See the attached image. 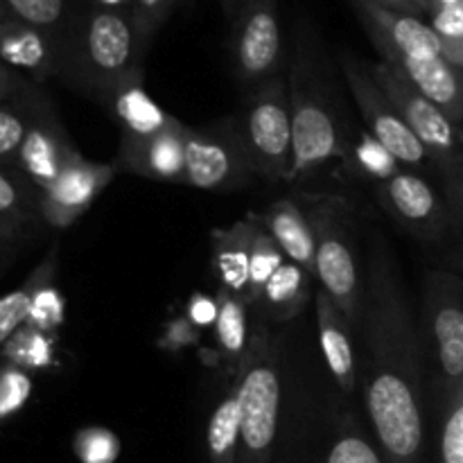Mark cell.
<instances>
[{"mask_svg": "<svg viewBox=\"0 0 463 463\" xmlns=\"http://www.w3.org/2000/svg\"><path fill=\"white\" fill-rule=\"evenodd\" d=\"M423 324L443 396L463 383V283L448 271L425 276Z\"/></svg>", "mask_w": 463, "mask_h": 463, "instance_id": "cell-11", "label": "cell"}, {"mask_svg": "<svg viewBox=\"0 0 463 463\" xmlns=\"http://www.w3.org/2000/svg\"><path fill=\"white\" fill-rule=\"evenodd\" d=\"M439 463H463V383L443 396Z\"/></svg>", "mask_w": 463, "mask_h": 463, "instance_id": "cell-33", "label": "cell"}, {"mask_svg": "<svg viewBox=\"0 0 463 463\" xmlns=\"http://www.w3.org/2000/svg\"><path fill=\"white\" fill-rule=\"evenodd\" d=\"M5 362L18 366V369H45L52 364L54 360V337L52 333L34 328V326L25 324L7 344H5L3 353H0Z\"/></svg>", "mask_w": 463, "mask_h": 463, "instance_id": "cell-30", "label": "cell"}, {"mask_svg": "<svg viewBox=\"0 0 463 463\" xmlns=\"http://www.w3.org/2000/svg\"><path fill=\"white\" fill-rule=\"evenodd\" d=\"M0 61L41 84L59 77L63 50L45 32L23 23L0 3Z\"/></svg>", "mask_w": 463, "mask_h": 463, "instance_id": "cell-17", "label": "cell"}, {"mask_svg": "<svg viewBox=\"0 0 463 463\" xmlns=\"http://www.w3.org/2000/svg\"><path fill=\"white\" fill-rule=\"evenodd\" d=\"M25 222L14 220L9 215H0V244L12 242V240L21 238L23 231H25Z\"/></svg>", "mask_w": 463, "mask_h": 463, "instance_id": "cell-43", "label": "cell"}, {"mask_svg": "<svg viewBox=\"0 0 463 463\" xmlns=\"http://www.w3.org/2000/svg\"><path fill=\"white\" fill-rule=\"evenodd\" d=\"M364 402L384 463H423V348L393 258L375 247L364 289Z\"/></svg>", "mask_w": 463, "mask_h": 463, "instance_id": "cell-1", "label": "cell"}, {"mask_svg": "<svg viewBox=\"0 0 463 463\" xmlns=\"http://www.w3.org/2000/svg\"><path fill=\"white\" fill-rule=\"evenodd\" d=\"M36 90L39 89H34L32 84L25 93L0 104V165H16V156L25 140L27 127H30Z\"/></svg>", "mask_w": 463, "mask_h": 463, "instance_id": "cell-29", "label": "cell"}, {"mask_svg": "<svg viewBox=\"0 0 463 463\" xmlns=\"http://www.w3.org/2000/svg\"><path fill=\"white\" fill-rule=\"evenodd\" d=\"M179 3L181 0H134L131 18H134L136 34H138V41L145 52H147L154 34L161 30V25L167 21V16L175 12Z\"/></svg>", "mask_w": 463, "mask_h": 463, "instance_id": "cell-38", "label": "cell"}, {"mask_svg": "<svg viewBox=\"0 0 463 463\" xmlns=\"http://www.w3.org/2000/svg\"><path fill=\"white\" fill-rule=\"evenodd\" d=\"M54 262H57V253L52 251L45 256V260L32 271L30 279L21 285V288L12 289V292L3 294L0 297V353H3L5 344L27 324L32 310V301H34V294L45 280H50L54 276Z\"/></svg>", "mask_w": 463, "mask_h": 463, "instance_id": "cell-26", "label": "cell"}, {"mask_svg": "<svg viewBox=\"0 0 463 463\" xmlns=\"http://www.w3.org/2000/svg\"><path fill=\"white\" fill-rule=\"evenodd\" d=\"M208 457L211 463H238L240 459V402L235 387L213 410L208 420Z\"/></svg>", "mask_w": 463, "mask_h": 463, "instance_id": "cell-28", "label": "cell"}, {"mask_svg": "<svg viewBox=\"0 0 463 463\" xmlns=\"http://www.w3.org/2000/svg\"><path fill=\"white\" fill-rule=\"evenodd\" d=\"M235 392L240 402L238 463H271L280 414V369L279 351L265 326L253 330Z\"/></svg>", "mask_w": 463, "mask_h": 463, "instance_id": "cell-4", "label": "cell"}, {"mask_svg": "<svg viewBox=\"0 0 463 463\" xmlns=\"http://www.w3.org/2000/svg\"><path fill=\"white\" fill-rule=\"evenodd\" d=\"M459 131H461V143H463V125H461V129H459Z\"/></svg>", "mask_w": 463, "mask_h": 463, "instance_id": "cell-50", "label": "cell"}, {"mask_svg": "<svg viewBox=\"0 0 463 463\" xmlns=\"http://www.w3.org/2000/svg\"><path fill=\"white\" fill-rule=\"evenodd\" d=\"M32 396V378L25 369L3 362L0 364V420L23 410Z\"/></svg>", "mask_w": 463, "mask_h": 463, "instance_id": "cell-35", "label": "cell"}, {"mask_svg": "<svg viewBox=\"0 0 463 463\" xmlns=\"http://www.w3.org/2000/svg\"><path fill=\"white\" fill-rule=\"evenodd\" d=\"M344 163L353 175L375 185L393 179L398 172L405 170L402 163L369 129L362 131L357 140H351V149H348V156Z\"/></svg>", "mask_w": 463, "mask_h": 463, "instance_id": "cell-27", "label": "cell"}, {"mask_svg": "<svg viewBox=\"0 0 463 463\" xmlns=\"http://www.w3.org/2000/svg\"><path fill=\"white\" fill-rule=\"evenodd\" d=\"M380 54H405L414 59L443 57L441 34L411 14L396 12L375 0H353Z\"/></svg>", "mask_w": 463, "mask_h": 463, "instance_id": "cell-16", "label": "cell"}, {"mask_svg": "<svg viewBox=\"0 0 463 463\" xmlns=\"http://www.w3.org/2000/svg\"><path fill=\"white\" fill-rule=\"evenodd\" d=\"M217 303H220V315L215 324L217 348L222 353V360L238 373L251 344L253 333H249V307L251 306L224 289H217Z\"/></svg>", "mask_w": 463, "mask_h": 463, "instance_id": "cell-24", "label": "cell"}, {"mask_svg": "<svg viewBox=\"0 0 463 463\" xmlns=\"http://www.w3.org/2000/svg\"><path fill=\"white\" fill-rule=\"evenodd\" d=\"M285 260L288 258L280 251L276 240L267 233L265 226H260L251 249V294H249V306H258L260 303L267 283L283 267Z\"/></svg>", "mask_w": 463, "mask_h": 463, "instance_id": "cell-32", "label": "cell"}, {"mask_svg": "<svg viewBox=\"0 0 463 463\" xmlns=\"http://www.w3.org/2000/svg\"><path fill=\"white\" fill-rule=\"evenodd\" d=\"M378 5H383V7H389V9H396V12H402V14H411V16H420L419 7H416L411 0H375Z\"/></svg>", "mask_w": 463, "mask_h": 463, "instance_id": "cell-46", "label": "cell"}, {"mask_svg": "<svg viewBox=\"0 0 463 463\" xmlns=\"http://www.w3.org/2000/svg\"><path fill=\"white\" fill-rule=\"evenodd\" d=\"M383 61L401 71L425 98L432 99L452 122L463 125V71L446 57L414 59L405 54H383Z\"/></svg>", "mask_w": 463, "mask_h": 463, "instance_id": "cell-19", "label": "cell"}, {"mask_svg": "<svg viewBox=\"0 0 463 463\" xmlns=\"http://www.w3.org/2000/svg\"><path fill=\"white\" fill-rule=\"evenodd\" d=\"M339 66H342L348 90H351L353 99L360 109L366 129L402 163V167L425 170L430 165H437L430 149L407 127V122L396 111L392 99L384 95L378 81L373 80L366 61L353 57L351 52H342L339 54Z\"/></svg>", "mask_w": 463, "mask_h": 463, "instance_id": "cell-9", "label": "cell"}, {"mask_svg": "<svg viewBox=\"0 0 463 463\" xmlns=\"http://www.w3.org/2000/svg\"><path fill=\"white\" fill-rule=\"evenodd\" d=\"M288 89L294 138V158L288 181L303 179L333 158L346 161L351 140L339 125V116L330 99L333 95L321 71L319 45L312 39L306 23H301L297 32Z\"/></svg>", "mask_w": 463, "mask_h": 463, "instance_id": "cell-3", "label": "cell"}, {"mask_svg": "<svg viewBox=\"0 0 463 463\" xmlns=\"http://www.w3.org/2000/svg\"><path fill=\"white\" fill-rule=\"evenodd\" d=\"M217 315H220V303L217 297H208V294H193L185 306V319L197 328H208V326L217 324Z\"/></svg>", "mask_w": 463, "mask_h": 463, "instance_id": "cell-40", "label": "cell"}, {"mask_svg": "<svg viewBox=\"0 0 463 463\" xmlns=\"http://www.w3.org/2000/svg\"><path fill=\"white\" fill-rule=\"evenodd\" d=\"M231 66L249 89L279 77L285 63L279 0H240L229 36Z\"/></svg>", "mask_w": 463, "mask_h": 463, "instance_id": "cell-8", "label": "cell"}, {"mask_svg": "<svg viewBox=\"0 0 463 463\" xmlns=\"http://www.w3.org/2000/svg\"><path fill=\"white\" fill-rule=\"evenodd\" d=\"M260 220L267 233L276 240L280 251L285 253V258L315 274V233H312L306 211L294 199H279L265 213H260Z\"/></svg>", "mask_w": 463, "mask_h": 463, "instance_id": "cell-22", "label": "cell"}, {"mask_svg": "<svg viewBox=\"0 0 463 463\" xmlns=\"http://www.w3.org/2000/svg\"><path fill=\"white\" fill-rule=\"evenodd\" d=\"M30 86L32 84L21 75V72L12 71V68L5 66V63L0 61V104L7 102V99L18 98V95L25 93Z\"/></svg>", "mask_w": 463, "mask_h": 463, "instance_id": "cell-42", "label": "cell"}, {"mask_svg": "<svg viewBox=\"0 0 463 463\" xmlns=\"http://www.w3.org/2000/svg\"><path fill=\"white\" fill-rule=\"evenodd\" d=\"M116 175L118 170L113 163L89 161L80 152L72 154L61 175L41 193L39 217L52 229H68L81 215H86Z\"/></svg>", "mask_w": 463, "mask_h": 463, "instance_id": "cell-12", "label": "cell"}, {"mask_svg": "<svg viewBox=\"0 0 463 463\" xmlns=\"http://www.w3.org/2000/svg\"><path fill=\"white\" fill-rule=\"evenodd\" d=\"M375 194L380 203L420 240L437 242L448 231L450 213L432 184L419 172L405 167L393 179L375 185Z\"/></svg>", "mask_w": 463, "mask_h": 463, "instance_id": "cell-14", "label": "cell"}, {"mask_svg": "<svg viewBox=\"0 0 463 463\" xmlns=\"http://www.w3.org/2000/svg\"><path fill=\"white\" fill-rule=\"evenodd\" d=\"M238 3H240V0H220V5H222V7H224V12L229 14V16H233V12H235V7H238Z\"/></svg>", "mask_w": 463, "mask_h": 463, "instance_id": "cell-49", "label": "cell"}, {"mask_svg": "<svg viewBox=\"0 0 463 463\" xmlns=\"http://www.w3.org/2000/svg\"><path fill=\"white\" fill-rule=\"evenodd\" d=\"M260 226V213H247L235 224L211 233L213 269L220 289L235 294L247 303L251 294V249Z\"/></svg>", "mask_w": 463, "mask_h": 463, "instance_id": "cell-18", "label": "cell"}, {"mask_svg": "<svg viewBox=\"0 0 463 463\" xmlns=\"http://www.w3.org/2000/svg\"><path fill=\"white\" fill-rule=\"evenodd\" d=\"M188 131L190 127L185 122L176 120L167 129L152 136H143V138L122 136L113 165L118 172H129V175L143 176L149 181L185 185Z\"/></svg>", "mask_w": 463, "mask_h": 463, "instance_id": "cell-15", "label": "cell"}, {"mask_svg": "<svg viewBox=\"0 0 463 463\" xmlns=\"http://www.w3.org/2000/svg\"><path fill=\"white\" fill-rule=\"evenodd\" d=\"M240 125L256 176L271 184L289 179L294 158L292 109L283 75L271 77L251 90Z\"/></svg>", "mask_w": 463, "mask_h": 463, "instance_id": "cell-6", "label": "cell"}, {"mask_svg": "<svg viewBox=\"0 0 463 463\" xmlns=\"http://www.w3.org/2000/svg\"><path fill=\"white\" fill-rule=\"evenodd\" d=\"M63 319H66V301H63L61 292L54 288L52 279H50L36 289L27 324L39 330H45V333H52V330H57L63 324Z\"/></svg>", "mask_w": 463, "mask_h": 463, "instance_id": "cell-36", "label": "cell"}, {"mask_svg": "<svg viewBox=\"0 0 463 463\" xmlns=\"http://www.w3.org/2000/svg\"><path fill=\"white\" fill-rule=\"evenodd\" d=\"M104 109L116 118L122 136H136V138L158 134L176 122V118L158 107L145 90V71H136L134 75L122 80Z\"/></svg>", "mask_w": 463, "mask_h": 463, "instance_id": "cell-21", "label": "cell"}, {"mask_svg": "<svg viewBox=\"0 0 463 463\" xmlns=\"http://www.w3.org/2000/svg\"><path fill=\"white\" fill-rule=\"evenodd\" d=\"M315 315L326 366L335 384L351 396L357 389V355L351 337V321L321 288L315 292Z\"/></svg>", "mask_w": 463, "mask_h": 463, "instance_id": "cell-20", "label": "cell"}, {"mask_svg": "<svg viewBox=\"0 0 463 463\" xmlns=\"http://www.w3.org/2000/svg\"><path fill=\"white\" fill-rule=\"evenodd\" d=\"M446 181L448 202H450V215L457 220V226L463 238V161L441 172Z\"/></svg>", "mask_w": 463, "mask_h": 463, "instance_id": "cell-41", "label": "cell"}, {"mask_svg": "<svg viewBox=\"0 0 463 463\" xmlns=\"http://www.w3.org/2000/svg\"><path fill=\"white\" fill-rule=\"evenodd\" d=\"M369 72L384 90L402 120L407 122L411 131L420 138V143L430 149L439 170L457 165L463 161L461 154V131L437 104L425 98L401 71L387 61L369 63Z\"/></svg>", "mask_w": 463, "mask_h": 463, "instance_id": "cell-10", "label": "cell"}, {"mask_svg": "<svg viewBox=\"0 0 463 463\" xmlns=\"http://www.w3.org/2000/svg\"><path fill=\"white\" fill-rule=\"evenodd\" d=\"M143 57L131 14L84 7L63 45L59 77L104 107L122 80L143 71Z\"/></svg>", "mask_w": 463, "mask_h": 463, "instance_id": "cell-2", "label": "cell"}, {"mask_svg": "<svg viewBox=\"0 0 463 463\" xmlns=\"http://www.w3.org/2000/svg\"><path fill=\"white\" fill-rule=\"evenodd\" d=\"M3 7L27 25L45 32L59 45H66L81 9L75 0H0Z\"/></svg>", "mask_w": 463, "mask_h": 463, "instance_id": "cell-25", "label": "cell"}, {"mask_svg": "<svg viewBox=\"0 0 463 463\" xmlns=\"http://www.w3.org/2000/svg\"><path fill=\"white\" fill-rule=\"evenodd\" d=\"M312 279H315V274L298 267L297 262L285 260L283 267L267 283L258 306L274 321L294 319L306 310L307 301H310Z\"/></svg>", "mask_w": 463, "mask_h": 463, "instance_id": "cell-23", "label": "cell"}, {"mask_svg": "<svg viewBox=\"0 0 463 463\" xmlns=\"http://www.w3.org/2000/svg\"><path fill=\"white\" fill-rule=\"evenodd\" d=\"M324 463H384L383 455L369 443V439L355 428L344 425L335 434L333 443L328 448Z\"/></svg>", "mask_w": 463, "mask_h": 463, "instance_id": "cell-34", "label": "cell"}, {"mask_svg": "<svg viewBox=\"0 0 463 463\" xmlns=\"http://www.w3.org/2000/svg\"><path fill=\"white\" fill-rule=\"evenodd\" d=\"M199 342V330L197 326L190 324L188 319H175L165 326L158 346L165 351H181V348L194 346Z\"/></svg>", "mask_w": 463, "mask_h": 463, "instance_id": "cell-39", "label": "cell"}, {"mask_svg": "<svg viewBox=\"0 0 463 463\" xmlns=\"http://www.w3.org/2000/svg\"><path fill=\"white\" fill-rule=\"evenodd\" d=\"M41 190L18 170L0 165V215L32 224L39 217Z\"/></svg>", "mask_w": 463, "mask_h": 463, "instance_id": "cell-31", "label": "cell"}, {"mask_svg": "<svg viewBox=\"0 0 463 463\" xmlns=\"http://www.w3.org/2000/svg\"><path fill=\"white\" fill-rule=\"evenodd\" d=\"M459 3H461V0H434V14L443 12V9L457 7ZM434 14H432V16H434Z\"/></svg>", "mask_w": 463, "mask_h": 463, "instance_id": "cell-47", "label": "cell"}, {"mask_svg": "<svg viewBox=\"0 0 463 463\" xmlns=\"http://www.w3.org/2000/svg\"><path fill=\"white\" fill-rule=\"evenodd\" d=\"M72 154H77V147L68 138L52 104L41 90H36L30 127H27L25 140H23L14 167L43 193L61 175Z\"/></svg>", "mask_w": 463, "mask_h": 463, "instance_id": "cell-13", "label": "cell"}, {"mask_svg": "<svg viewBox=\"0 0 463 463\" xmlns=\"http://www.w3.org/2000/svg\"><path fill=\"white\" fill-rule=\"evenodd\" d=\"M75 455L81 463H113L120 455V441L111 430L86 428L75 437Z\"/></svg>", "mask_w": 463, "mask_h": 463, "instance_id": "cell-37", "label": "cell"}, {"mask_svg": "<svg viewBox=\"0 0 463 463\" xmlns=\"http://www.w3.org/2000/svg\"><path fill=\"white\" fill-rule=\"evenodd\" d=\"M306 215L315 233L317 280L353 328H357L362 326L366 288L355 256L346 206L339 199L317 197L306 208Z\"/></svg>", "mask_w": 463, "mask_h": 463, "instance_id": "cell-5", "label": "cell"}, {"mask_svg": "<svg viewBox=\"0 0 463 463\" xmlns=\"http://www.w3.org/2000/svg\"><path fill=\"white\" fill-rule=\"evenodd\" d=\"M89 7L107 9V12L131 14V9H134V0H89Z\"/></svg>", "mask_w": 463, "mask_h": 463, "instance_id": "cell-45", "label": "cell"}, {"mask_svg": "<svg viewBox=\"0 0 463 463\" xmlns=\"http://www.w3.org/2000/svg\"><path fill=\"white\" fill-rule=\"evenodd\" d=\"M441 43L443 57H446L452 66L463 71V39H446V36H441Z\"/></svg>", "mask_w": 463, "mask_h": 463, "instance_id": "cell-44", "label": "cell"}, {"mask_svg": "<svg viewBox=\"0 0 463 463\" xmlns=\"http://www.w3.org/2000/svg\"><path fill=\"white\" fill-rule=\"evenodd\" d=\"M256 176L240 118H220L190 127L185 140V185L199 190H238Z\"/></svg>", "mask_w": 463, "mask_h": 463, "instance_id": "cell-7", "label": "cell"}, {"mask_svg": "<svg viewBox=\"0 0 463 463\" xmlns=\"http://www.w3.org/2000/svg\"><path fill=\"white\" fill-rule=\"evenodd\" d=\"M420 14H434V0H411Z\"/></svg>", "mask_w": 463, "mask_h": 463, "instance_id": "cell-48", "label": "cell"}]
</instances>
